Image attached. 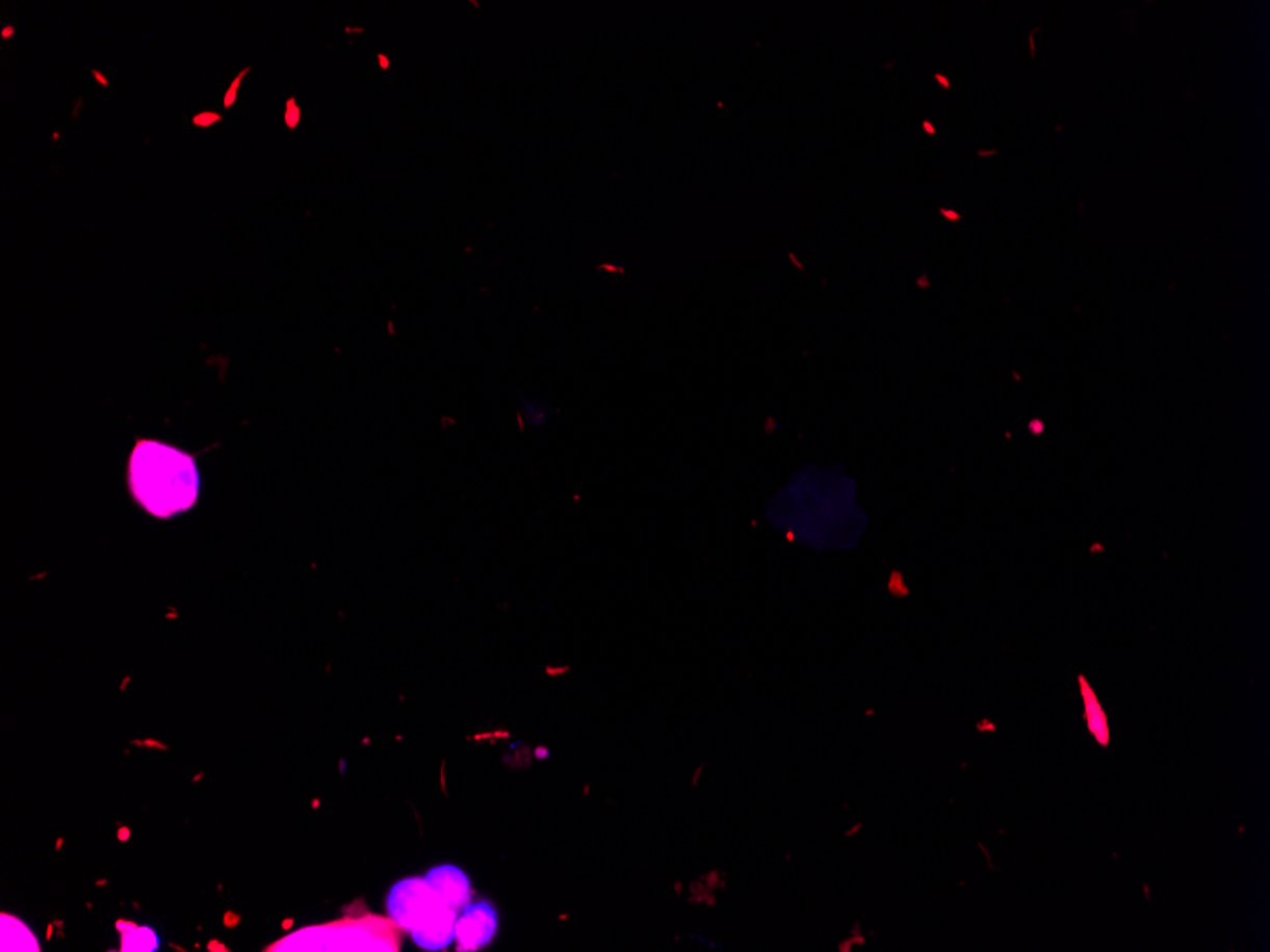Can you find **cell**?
<instances>
[{
	"label": "cell",
	"instance_id": "5b68a950",
	"mask_svg": "<svg viewBox=\"0 0 1270 952\" xmlns=\"http://www.w3.org/2000/svg\"><path fill=\"white\" fill-rule=\"evenodd\" d=\"M457 919H459V910L445 905L431 920H426L419 930L411 931V937L420 949L443 951L453 943Z\"/></svg>",
	"mask_w": 1270,
	"mask_h": 952
},
{
	"label": "cell",
	"instance_id": "6da1fadb",
	"mask_svg": "<svg viewBox=\"0 0 1270 952\" xmlns=\"http://www.w3.org/2000/svg\"><path fill=\"white\" fill-rule=\"evenodd\" d=\"M128 485L137 504L167 520L197 504L199 468L190 454L172 445L139 442L130 456Z\"/></svg>",
	"mask_w": 1270,
	"mask_h": 952
},
{
	"label": "cell",
	"instance_id": "3957f363",
	"mask_svg": "<svg viewBox=\"0 0 1270 952\" xmlns=\"http://www.w3.org/2000/svg\"><path fill=\"white\" fill-rule=\"evenodd\" d=\"M498 917L493 905L486 901L466 905L463 915L455 924V942L461 951H480L495 940Z\"/></svg>",
	"mask_w": 1270,
	"mask_h": 952
},
{
	"label": "cell",
	"instance_id": "9c48e42d",
	"mask_svg": "<svg viewBox=\"0 0 1270 952\" xmlns=\"http://www.w3.org/2000/svg\"><path fill=\"white\" fill-rule=\"evenodd\" d=\"M923 128H925V132H927L928 135H936V133H938V130H936L932 124L928 123V121L923 123Z\"/></svg>",
	"mask_w": 1270,
	"mask_h": 952
},
{
	"label": "cell",
	"instance_id": "52a82bcc",
	"mask_svg": "<svg viewBox=\"0 0 1270 952\" xmlns=\"http://www.w3.org/2000/svg\"><path fill=\"white\" fill-rule=\"evenodd\" d=\"M941 215H943L948 221H961V215H959L957 211L945 210V208H943V210H941Z\"/></svg>",
	"mask_w": 1270,
	"mask_h": 952
},
{
	"label": "cell",
	"instance_id": "ba28073f",
	"mask_svg": "<svg viewBox=\"0 0 1270 952\" xmlns=\"http://www.w3.org/2000/svg\"><path fill=\"white\" fill-rule=\"evenodd\" d=\"M936 80H938L943 88L951 89L950 78L943 77V75H936Z\"/></svg>",
	"mask_w": 1270,
	"mask_h": 952
},
{
	"label": "cell",
	"instance_id": "8992f818",
	"mask_svg": "<svg viewBox=\"0 0 1270 952\" xmlns=\"http://www.w3.org/2000/svg\"><path fill=\"white\" fill-rule=\"evenodd\" d=\"M132 933L135 935V942L132 940V943H124L122 945L124 951H156L158 949V937H156L155 931L133 926Z\"/></svg>",
	"mask_w": 1270,
	"mask_h": 952
},
{
	"label": "cell",
	"instance_id": "277c9868",
	"mask_svg": "<svg viewBox=\"0 0 1270 952\" xmlns=\"http://www.w3.org/2000/svg\"><path fill=\"white\" fill-rule=\"evenodd\" d=\"M424 880L436 892V896L440 897L449 907L461 910L470 903V897H472L470 878L466 876L461 867H457V865L434 867L431 873L424 876Z\"/></svg>",
	"mask_w": 1270,
	"mask_h": 952
},
{
	"label": "cell",
	"instance_id": "7a4b0ae2",
	"mask_svg": "<svg viewBox=\"0 0 1270 952\" xmlns=\"http://www.w3.org/2000/svg\"><path fill=\"white\" fill-rule=\"evenodd\" d=\"M424 878H406L390 888L387 897L388 915L401 930L415 931L445 907ZM449 907V905H447Z\"/></svg>",
	"mask_w": 1270,
	"mask_h": 952
}]
</instances>
